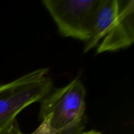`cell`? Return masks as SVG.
Returning <instances> with one entry per match:
<instances>
[{
  "label": "cell",
  "mask_w": 134,
  "mask_h": 134,
  "mask_svg": "<svg viewBox=\"0 0 134 134\" xmlns=\"http://www.w3.org/2000/svg\"><path fill=\"white\" fill-rule=\"evenodd\" d=\"M86 90L79 77L64 87L51 91L41 102L40 126L30 134H52L85 115Z\"/></svg>",
  "instance_id": "6da1fadb"
},
{
  "label": "cell",
  "mask_w": 134,
  "mask_h": 134,
  "mask_svg": "<svg viewBox=\"0 0 134 134\" xmlns=\"http://www.w3.org/2000/svg\"><path fill=\"white\" fill-rule=\"evenodd\" d=\"M48 68L37 69L0 85V133L31 103L41 102L53 88Z\"/></svg>",
  "instance_id": "7a4b0ae2"
},
{
  "label": "cell",
  "mask_w": 134,
  "mask_h": 134,
  "mask_svg": "<svg viewBox=\"0 0 134 134\" xmlns=\"http://www.w3.org/2000/svg\"><path fill=\"white\" fill-rule=\"evenodd\" d=\"M102 0H43L60 34L86 42Z\"/></svg>",
  "instance_id": "3957f363"
},
{
  "label": "cell",
  "mask_w": 134,
  "mask_h": 134,
  "mask_svg": "<svg viewBox=\"0 0 134 134\" xmlns=\"http://www.w3.org/2000/svg\"><path fill=\"white\" fill-rule=\"evenodd\" d=\"M134 1L120 0L117 16L98 47L97 53L127 48L134 41Z\"/></svg>",
  "instance_id": "277c9868"
},
{
  "label": "cell",
  "mask_w": 134,
  "mask_h": 134,
  "mask_svg": "<svg viewBox=\"0 0 134 134\" xmlns=\"http://www.w3.org/2000/svg\"><path fill=\"white\" fill-rule=\"evenodd\" d=\"M119 5L120 0H102L94 18L90 38L85 42L84 52L94 48L105 36L117 16Z\"/></svg>",
  "instance_id": "5b68a950"
},
{
  "label": "cell",
  "mask_w": 134,
  "mask_h": 134,
  "mask_svg": "<svg viewBox=\"0 0 134 134\" xmlns=\"http://www.w3.org/2000/svg\"><path fill=\"white\" fill-rule=\"evenodd\" d=\"M86 121V116L84 115L69 126L52 134H82L85 128Z\"/></svg>",
  "instance_id": "8992f818"
},
{
  "label": "cell",
  "mask_w": 134,
  "mask_h": 134,
  "mask_svg": "<svg viewBox=\"0 0 134 134\" xmlns=\"http://www.w3.org/2000/svg\"><path fill=\"white\" fill-rule=\"evenodd\" d=\"M0 134H24L22 132L16 119H14L10 124Z\"/></svg>",
  "instance_id": "52a82bcc"
},
{
  "label": "cell",
  "mask_w": 134,
  "mask_h": 134,
  "mask_svg": "<svg viewBox=\"0 0 134 134\" xmlns=\"http://www.w3.org/2000/svg\"><path fill=\"white\" fill-rule=\"evenodd\" d=\"M82 134H102V133L96 130H90L88 132H84Z\"/></svg>",
  "instance_id": "ba28073f"
}]
</instances>
